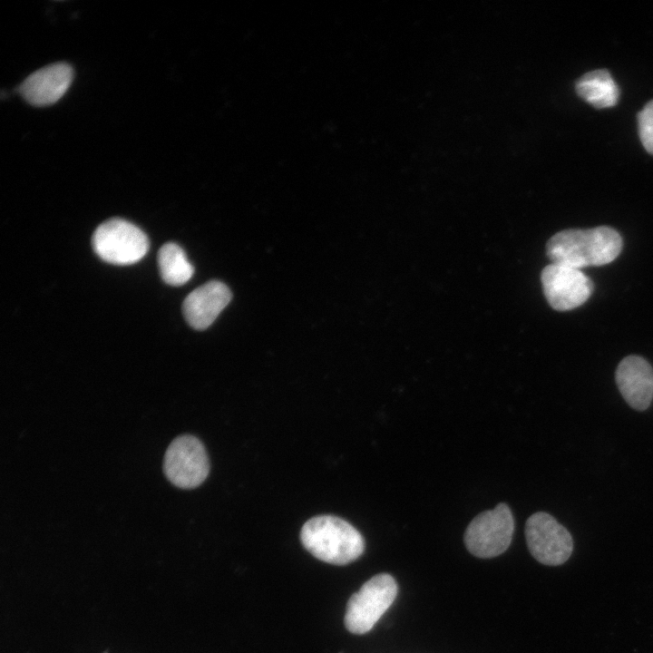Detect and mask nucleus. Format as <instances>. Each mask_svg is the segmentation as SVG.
<instances>
[{
	"instance_id": "nucleus-4",
	"label": "nucleus",
	"mask_w": 653,
	"mask_h": 653,
	"mask_svg": "<svg viewBox=\"0 0 653 653\" xmlns=\"http://www.w3.org/2000/svg\"><path fill=\"white\" fill-rule=\"evenodd\" d=\"M92 242L93 250L102 260L121 266L138 262L149 249L145 233L134 224L119 218L99 225Z\"/></svg>"
},
{
	"instance_id": "nucleus-11",
	"label": "nucleus",
	"mask_w": 653,
	"mask_h": 653,
	"mask_svg": "<svg viewBox=\"0 0 653 653\" xmlns=\"http://www.w3.org/2000/svg\"><path fill=\"white\" fill-rule=\"evenodd\" d=\"M231 299L229 288L212 280L191 291L184 299L182 311L188 324L197 329L209 327Z\"/></svg>"
},
{
	"instance_id": "nucleus-13",
	"label": "nucleus",
	"mask_w": 653,
	"mask_h": 653,
	"mask_svg": "<svg viewBox=\"0 0 653 653\" xmlns=\"http://www.w3.org/2000/svg\"><path fill=\"white\" fill-rule=\"evenodd\" d=\"M158 265L163 281L171 286L185 284L194 273L184 250L173 242H168L160 249Z\"/></svg>"
},
{
	"instance_id": "nucleus-15",
	"label": "nucleus",
	"mask_w": 653,
	"mask_h": 653,
	"mask_svg": "<svg viewBox=\"0 0 653 653\" xmlns=\"http://www.w3.org/2000/svg\"><path fill=\"white\" fill-rule=\"evenodd\" d=\"M103 653H107V652L105 651V652H103Z\"/></svg>"
},
{
	"instance_id": "nucleus-10",
	"label": "nucleus",
	"mask_w": 653,
	"mask_h": 653,
	"mask_svg": "<svg viewBox=\"0 0 653 653\" xmlns=\"http://www.w3.org/2000/svg\"><path fill=\"white\" fill-rule=\"evenodd\" d=\"M73 78V70L70 64L55 63L31 73L18 91L30 104L46 106L56 102L66 93Z\"/></svg>"
},
{
	"instance_id": "nucleus-12",
	"label": "nucleus",
	"mask_w": 653,
	"mask_h": 653,
	"mask_svg": "<svg viewBox=\"0 0 653 653\" xmlns=\"http://www.w3.org/2000/svg\"><path fill=\"white\" fill-rule=\"evenodd\" d=\"M576 92L587 102L599 109L614 106L619 94L610 73L603 69L585 73L576 83Z\"/></svg>"
},
{
	"instance_id": "nucleus-8",
	"label": "nucleus",
	"mask_w": 653,
	"mask_h": 653,
	"mask_svg": "<svg viewBox=\"0 0 653 653\" xmlns=\"http://www.w3.org/2000/svg\"><path fill=\"white\" fill-rule=\"evenodd\" d=\"M541 280L549 305L558 311L581 306L594 289L591 279L580 269L554 263L542 269Z\"/></svg>"
},
{
	"instance_id": "nucleus-7",
	"label": "nucleus",
	"mask_w": 653,
	"mask_h": 653,
	"mask_svg": "<svg viewBox=\"0 0 653 653\" xmlns=\"http://www.w3.org/2000/svg\"><path fill=\"white\" fill-rule=\"evenodd\" d=\"M525 537L531 554L541 563L557 566L564 563L573 551L570 531L551 514L538 512L525 524Z\"/></svg>"
},
{
	"instance_id": "nucleus-1",
	"label": "nucleus",
	"mask_w": 653,
	"mask_h": 653,
	"mask_svg": "<svg viewBox=\"0 0 653 653\" xmlns=\"http://www.w3.org/2000/svg\"><path fill=\"white\" fill-rule=\"evenodd\" d=\"M622 245L621 236L610 227L570 229L554 234L546 244V253L551 263L580 269L612 262Z\"/></svg>"
},
{
	"instance_id": "nucleus-5",
	"label": "nucleus",
	"mask_w": 653,
	"mask_h": 653,
	"mask_svg": "<svg viewBox=\"0 0 653 653\" xmlns=\"http://www.w3.org/2000/svg\"><path fill=\"white\" fill-rule=\"evenodd\" d=\"M514 520L510 507L500 502L492 510L479 513L464 532L467 550L479 558H492L503 553L510 546Z\"/></svg>"
},
{
	"instance_id": "nucleus-2",
	"label": "nucleus",
	"mask_w": 653,
	"mask_h": 653,
	"mask_svg": "<svg viewBox=\"0 0 653 653\" xmlns=\"http://www.w3.org/2000/svg\"><path fill=\"white\" fill-rule=\"evenodd\" d=\"M300 540L314 557L336 565L356 560L365 550L361 533L346 521L331 515L316 516L305 522Z\"/></svg>"
},
{
	"instance_id": "nucleus-14",
	"label": "nucleus",
	"mask_w": 653,
	"mask_h": 653,
	"mask_svg": "<svg viewBox=\"0 0 653 653\" xmlns=\"http://www.w3.org/2000/svg\"><path fill=\"white\" fill-rule=\"evenodd\" d=\"M638 125L644 148L653 154V101L648 102L638 112Z\"/></svg>"
},
{
	"instance_id": "nucleus-6",
	"label": "nucleus",
	"mask_w": 653,
	"mask_h": 653,
	"mask_svg": "<svg viewBox=\"0 0 653 653\" xmlns=\"http://www.w3.org/2000/svg\"><path fill=\"white\" fill-rule=\"evenodd\" d=\"M163 471L167 479L179 488L200 486L210 472V461L202 443L190 434L176 437L166 450Z\"/></svg>"
},
{
	"instance_id": "nucleus-3",
	"label": "nucleus",
	"mask_w": 653,
	"mask_h": 653,
	"mask_svg": "<svg viewBox=\"0 0 653 653\" xmlns=\"http://www.w3.org/2000/svg\"><path fill=\"white\" fill-rule=\"evenodd\" d=\"M396 594L397 584L391 575L381 573L368 580L347 602L344 619L346 629L357 635L368 632Z\"/></svg>"
},
{
	"instance_id": "nucleus-9",
	"label": "nucleus",
	"mask_w": 653,
	"mask_h": 653,
	"mask_svg": "<svg viewBox=\"0 0 653 653\" xmlns=\"http://www.w3.org/2000/svg\"><path fill=\"white\" fill-rule=\"evenodd\" d=\"M617 386L627 404L637 411L647 410L653 400V367L642 356L624 357L615 372Z\"/></svg>"
}]
</instances>
